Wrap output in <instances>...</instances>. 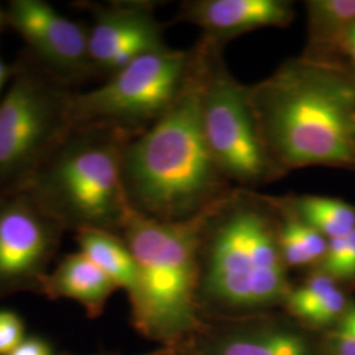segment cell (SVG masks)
I'll use <instances>...</instances> for the list:
<instances>
[{
	"instance_id": "30bf717a",
	"label": "cell",
	"mask_w": 355,
	"mask_h": 355,
	"mask_svg": "<svg viewBox=\"0 0 355 355\" xmlns=\"http://www.w3.org/2000/svg\"><path fill=\"white\" fill-rule=\"evenodd\" d=\"M6 11L8 28L26 41V51L53 74L70 86L95 76L87 26L61 15L44 0H11Z\"/></svg>"
},
{
	"instance_id": "52a82bcc",
	"label": "cell",
	"mask_w": 355,
	"mask_h": 355,
	"mask_svg": "<svg viewBox=\"0 0 355 355\" xmlns=\"http://www.w3.org/2000/svg\"><path fill=\"white\" fill-rule=\"evenodd\" d=\"M203 73L200 85V120L204 137L216 165L236 189L257 191L279 180L263 149L249 86L229 71L221 46L202 37Z\"/></svg>"
},
{
	"instance_id": "d6986e66",
	"label": "cell",
	"mask_w": 355,
	"mask_h": 355,
	"mask_svg": "<svg viewBox=\"0 0 355 355\" xmlns=\"http://www.w3.org/2000/svg\"><path fill=\"white\" fill-rule=\"evenodd\" d=\"M292 211L316 229L328 241L349 236L355 230V204L321 195H283Z\"/></svg>"
},
{
	"instance_id": "6da1fadb",
	"label": "cell",
	"mask_w": 355,
	"mask_h": 355,
	"mask_svg": "<svg viewBox=\"0 0 355 355\" xmlns=\"http://www.w3.org/2000/svg\"><path fill=\"white\" fill-rule=\"evenodd\" d=\"M258 132L278 178L305 167L355 173V69L302 55L249 86Z\"/></svg>"
},
{
	"instance_id": "e0dca14e",
	"label": "cell",
	"mask_w": 355,
	"mask_h": 355,
	"mask_svg": "<svg viewBox=\"0 0 355 355\" xmlns=\"http://www.w3.org/2000/svg\"><path fill=\"white\" fill-rule=\"evenodd\" d=\"M79 252L114 280L119 290L130 296L137 286V265L123 237L117 233L85 229L76 233Z\"/></svg>"
},
{
	"instance_id": "2e32d148",
	"label": "cell",
	"mask_w": 355,
	"mask_h": 355,
	"mask_svg": "<svg viewBox=\"0 0 355 355\" xmlns=\"http://www.w3.org/2000/svg\"><path fill=\"white\" fill-rule=\"evenodd\" d=\"M350 299L336 280L311 270L308 277L292 286L284 304L288 315L311 328H327L341 321Z\"/></svg>"
},
{
	"instance_id": "7402d4cb",
	"label": "cell",
	"mask_w": 355,
	"mask_h": 355,
	"mask_svg": "<svg viewBox=\"0 0 355 355\" xmlns=\"http://www.w3.org/2000/svg\"><path fill=\"white\" fill-rule=\"evenodd\" d=\"M320 355H355V333L343 325H336L320 345Z\"/></svg>"
},
{
	"instance_id": "9a60e30c",
	"label": "cell",
	"mask_w": 355,
	"mask_h": 355,
	"mask_svg": "<svg viewBox=\"0 0 355 355\" xmlns=\"http://www.w3.org/2000/svg\"><path fill=\"white\" fill-rule=\"evenodd\" d=\"M306 41L302 57L318 62H346L343 48L355 24V0H308Z\"/></svg>"
},
{
	"instance_id": "9c48e42d",
	"label": "cell",
	"mask_w": 355,
	"mask_h": 355,
	"mask_svg": "<svg viewBox=\"0 0 355 355\" xmlns=\"http://www.w3.org/2000/svg\"><path fill=\"white\" fill-rule=\"evenodd\" d=\"M64 232L26 191L0 198V297L41 291Z\"/></svg>"
},
{
	"instance_id": "7c38bea8",
	"label": "cell",
	"mask_w": 355,
	"mask_h": 355,
	"mask_svg": "<svg viewBox=\"0 0 355 355\" xmlns=\"http://www.w3.org/2000/svg\"><path fill=\"white\" fill-rule=\"evenodd\" d=\"M295 19L291 0H187L175 21L202 29V37L225 46L242 35L265 28H287Z\"/></svg>"
},
{
	"instance_id": "ac0fdd59",
	"label": "cell",
	"mask_w": 355,
	"mask_h": 355,
	"mask_svg": "<svg viewBox=\"0 0 355 355\" xmlns=\"http://www.w3.org/2000/svg\"><path fill=\"white\" fill-rule=\"evenodd\" d=\"M278 215L280 252L288 268L313 270L328 250L329 241L291 209L283 196L270 195Z\"/></svg>"
},
{
	"instance_id": "8992f818",
	"label": "cell",
	"mask_w": 355,
	"mask_h": 355,
	"mask_svg": "<svg viewBox=\"0 0 355 355\" xmlns=\"http://www.w3.org/2000/svg\"><path fill=\"white\" fill-rule=\"evenodd\" d=\"M76 92L29 51L16 58L0 101V198L26 190L70 133Z\"/></svg>"
},
{
	"instance_id": "cb8c5ba5",
	"label": "cell",
	"mask_w": 355,
	"mask_h": 355,
	"mask_svg": "<svg viewBox=\"0 0 355 355\" xmlns=\"http://www.w3.org/2000/svg\"><path fill=\"white\" fill-rule=\"evenodd\" d=\"M12 76V64H8L0 54V101L8 87V83Z\"/></svg>"
},
{
	"instance_id": "f1b7e54d",
	"label": "cell",
	"mask_w": 355,
	"mask_h": 355,
	"mask_svg": "<svg viewBox=\"0 0 355 355\" xmlns=\"http://www.w3.org/2000/svg\"><path fill=\"white\" fill-rule=\"evenodd\" d=\"M94 355H104V354H94Z\"/></svg>"
},
{
	"instance_id": "277c9868",
	"label": "cell",
	"mask_w": 355,
	"mask_h": 355,
	"mask_svg": "<svg viewBox=\"0 0 355 355\" xmlns=\"http://www.w3.org/2000/svg\"><path fill=\"white\" fill-rule=\"evenodd\" d=\"M207 212L168 223L130 208L119 233L139 272L136 290L128 296L132 321L142 336L166 347H182L203 330L199 246Z\"/></svg>"
},
{
	"instance_id": "ba28073f",
	"label": "cell",
	"mask_w": 355,
	"mask_h": 355,
	"mask_svg": "<svg viewBox=\"0 0 355 355\" xmlns=\"http://www.w3.org/2000/svg\"><path fill=\"white\" fill-rule=\"evenodd\" d=\"M192 51H166L142 55L96 89L76 92L73 127L107 125L139 136L177 99L190 71Z\"/></svg>"
},
{
	"instance_id": "4fadbf2b",
	"label": "cell",
	"mask_w": 355,
	"mask_h": 355,
	"mask_svg": "<svg viewBox=\"0 0 355 355\" xmlns=\"http://www.w3.org/2000/svg\"><path fill=\"white\" fill-rule=\"evenodd\" d=\"M193 355H320L304 331L283 322H254L199 340Z\"/></svg>"
},
{
	"instance_id": "5bb4252c",
	"label": "cell",
	"mask_w": 355,
	"mask_h": 355,
	"mask_svg": "<svg viewBox=\"0 0 355 355\" xmlns=\"http://www.w3.org/2000/svg\"><path fill=\"white\" fill-rule=\"evenodd\" d=\"M119 287L80 252L67 254L42 282L41 291L51 300L69 299L80 305L89 318H99Z\"/></svg>"
},
{
	"instance_id": "8fae6325",
	"label": "cell",
	"mask_w": 355,
	"mask_h": 355,
	"mask_svg": "<svg viewBox=\"0 0 355 355\" xmlns=\"http://www.w3.org/2000/svg\"><path fill=\"white\" fill-rule=\"evenodd\" d=\"M89 61L95 76L108 79L142 55L166 51L165 26L155 16V4L123 0L89 4Z\"/></svg>"
},
{
	"instance_id": "83f0119b",
	"label": "cell",
	"mask_w": 355,
	"mask_h": 355,
	"mask_svg": "<svg viewBox=\"0 0 355 355\" xmlns=\"http://www.w3.org/2000/svg\"><path fill=\"white\" fill-rule=\"evenodd\" d=\"M8 26V20H7V11L6 7L0 6V35L4 32V29Z\"/></svg>"
},
{
	"instance_id": "7a4b0ae2",
	"label": "cell",
	"mask_w": 355,
	"mask_h": 355,
	"mask_svg": "<svg viewBox=\"0 0 355 355\" xmlns=\"http://www.w3.org/2000/svg\"><path fill=\"white\" fill-rule=\"evenodd\" d=\"M191 51L190 71L177 99L152 127L128 142L123 157L129 207L159 221L192 220L236 189L216 165L204 137L200 38Z\"/></svg>"
},
{
	"instance_id": "484cf974",
	"label": "cell",
	"mask_w": 355,
	"mask_h": 355,
	"mask_svg": "<svg viewBox=\"0 0 355 355\" xmlns=\"http://www.w3.org/2000/svg\"><path fill=\"white\" fill-rule=\"evenodd\" d=\"M340 325H343L347 329L353 330L355 333V302L354 300H350V304L347 306L345 315H343L341 321L338 322ZM337 324V325H338Z\"/></svg>"
},
{
	"instance_id": "3957f363",
	"label": "cell",
	"mask_w": 355,
	"mask_h": 355,
	"mask_svg": "<svg viewBox=\"0 0 355 355\" xmlns=\"http://www.w3.org/2000/svg\"><path fill=\"white\" fill-rule=\"evenodd\" d=\"M202 311L255 318L291 290L270 195L233 189L204 216L199 246Z\"/></svg>"
},
{
	"instance_id": "d4e9b609",
	"label": "cell",
	"mask_w": 355,
	"mask_h": 355,
	"mask_svg": "<svg viewBox=\"0 0 355 355\" xmlns=\"http://www.w3.org/2000/svg\"><path fill=\"white\" fill-rule=\"evenodd\" d=\"M343 55L346 62L355 69V24L352 28L349 36L346 38L345 48H343Z\"/></svg>"
},
{
	"instance_id": "ffe728a7",
	"label": "cell",
	"mask_w": 355,
	"mask_h": 355,
	"mask_svg": "<svg viewBox=\"0 0 355 355\" xmlns=\"http://www.w3.org/2000/svg\"><path fill=\"white\" fill-rule=\"evenodd\" d=\"M313 270L324 272L341 287L355 284V230L346 237L329 241L327 253Z\"/></svg>"
},
{
	"instance_id": "603a6c76",
	"label": "cell",
	"mask_w": 355,
	"mask_h": 355,
	"mask_svg": "<svg viewBox=\"0 0 355 355\" xmlns=\"http://www.w3.org/2000/svg\"><path fill=\"white\" fill-rule=\"evenodd\" d=\"M8 355H55L51 345L38 337H26Z\"/></svg>"
},
{
	"instance_id": "44dd1931",
	"label": "cell",
	"mask_w": 355,
	"mask_h": 355,
	"mask_svg": "<svg viewBox=\"0 0 355 355\" xmlns=\"http://www.w3.org/2000/svg\"><path fill=\"white\" fill-rule=\"evenodd\" d=\"M21 318L11 309H0V355H8L26 340Z\"/></svg>"
},
{
	"instance_id": "5b68a950",
	"label": "cell",
	"mask_w": 355,
	"mask_h": 355,
	"mask_svg": "<svg viewBox=\"0 0 355 355\" xmlns=\"http://www.w3.org/2000/svg\"><path fill=\"white\" fill-rule=\"evenodd\" d=\"M135 137L107 125L73 127L24 191L64 230L101 229L119 234L130 211L123 157Z\"/></svg>"
},
{
	"instance_id": "4316f807",
	"label": "cell",
	"mask_w": 355,
	"mask_h": 355,
	"mask_svg": "<svg viewBox=\"0 0 355 355\" xmlns=\"http://www.w3.org/2000/svg\"><path fill=\"white\" fill-rule=\"evenodd\" d=\"M155 355H193L191 352H187L182 347H166L165 352Z\"/></svg>"
}]
</instances>
